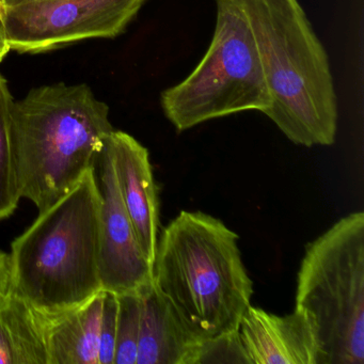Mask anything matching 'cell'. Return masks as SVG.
<instances>
[{"label":"cell","instance_id":"18","mask_svg":"<svg viewBox=\"0 0 364 364\" xmlns=\"http://www.w3.org/2000/svg\"><path fill=\"white\" fill-rule=\"evenodd\" d=\"M11 294V265L9 253L0 249V306Z\"/></svg>","mask_w":364,"mask_h":364},{"label":"cell","instance_id":"11","mask_svg":"<svg viewBox=\"0 0 364 364\" xmlns=\"http://www.w3.org/2000/svg\"><path fill=\"white\" fill-rule=\"evenodd\" d=\"M140 300L136 364H193L202 340L185 326L154 281L140 291Z\"/></svg>","mask_w":364,"mask_h":364},{"label":"cell","instance_id":"3","mask_svg":"<svg viewBox=\"0 0 364 364\" xmlns=\"http://www.w3.org/2000/svg\"><path fill=\"white\" fill-rule=\"evenodd\" d=\"M100 215L101 196L91 169L12 242L11 293L48 316L101 293Z\"/></svg>","mask_w":364,"mask_h":364},{"label":"cell","instance_id":"2","mask_svg":"<svg viewBox=\"0 0 364 364\" xmlns=\"http://www.w3.org/2000/svg\"><path fill=\"white\" fill-rule=\"evenodd\" d=\"M153 281L202 341L237 331L253 294L237 234L202 212L182 210L159 234Z\"/></svg>","mask_w":364,"mask_h":364},{"label":"cell","instance_id":"1","mask_svg":"<svg viewBox=\"0 0 364 364\" xmlns=\"http://www.w3.org/2000/svg\"><path fill=\"white\" fill-rule=\"evenodd\" d=\"M250 25L270 104L267 116L299 146H331L338 100L329 58L298 0H237Z\"/></svg>","mask_w":364,"mask_h":364},{"label":"cell","instance_id":"14","mask_svg":"<svg viewBox=\"0 0 364 364\" xmlns=\"http://www.w3.org/2000/svg\"><path fill=\"white\" fill-rule=\"evenodd\" d=\"M14 103L7 80L0 74V221L12 216L22 199L14 150Z\"/></svg>","mask_w":364,"mask_h":364},{"label":"cell","instance_id":"16","mask_svg":"<svg viewBox=\"0 0 364 364\" xmlns=\"http://www.w3.org/2000/svg\"><path fill=\"white\" fill-rule=\"evenodd\" d=\"M245 363L250 364L237 331L202 341L193 364Z\"/></svg>","mask_w":364,"mask_h":364},{"label":"cell","instance_id":"10","mask_svg":"<svg viewBox=\"0 0 364 364\" xmlns=\"http://www.w3.org/2000/svg\"><path fill=\"white\" fill-rule=\"evenodd\" d=\"M119 191L144 257L154 266L161 204L150 155L133 136L114 131L107 138Z\"/></svg>","mask_w":364,"mask_h":364},{"label":"cell","instance_id":"5","mask_svg":"<svg viewBox=\"0 0 364 364\" xmlns=\"http://www.w3.org/2000/svg\"><path fill=\"white\" fill-rule=\"evenodd\" d=\"M295 309L316 323L329 364H364V213H351L306 245Z\"/></svg>","mask_w":364,"mask_h":364},{"label":"cell","instance_id":"8","mask_svg":"<svg viewBox=\"0 0 364 364\" xmlns=\"http://www.w3.org/2000/svg\"><path fill=\"white\" fill-rule=\"evenodd\" d=\"M92 169L101 196L100 274L102 289L116 295L140 293L153 282V267L142 252L123 204L107 139L95 159Z\"/></svg>","mask_w":364,"mask_h":364},{"label":"cell","instance_id":"13","mask_svg":"<svg viewBox=\"0 0 364 364\" xmlns=\"http://www.w3.org/2000/svg\"><path fill=\"white\" fill-rule=\"evenodd\" d=\"M0 364H48L42 314L12 293L0 306Z\"/></svg>","mask_w":364,"mask_h":364},{"label":"cell","instance_id":"22","mask_svg":"<svg viewBox=\"0 0 364 364\" xmlns=\"http://www.w3.org/2000/svg\"><path fill=\"white\" fill-rule=\"evenodd\" d=\"M0 4H1V5L4 6V8H7V5H8V0H0Z\"/></svg>","mask_w":364,"mask_h":364},{"label":"cell","instance_id":"9","mask_svg":"<svg viewBox=\"0 0 364 364\" xmlns=\"http://www.w3.org/2000/svg\"><path fill=\"white\" fill-rule=\"evenodd\" d=\"M238 334L250 364H329L314 319L300 309L279 316L250 304Z\"/></svg>","mask_w":364,"mask_h":364},{"label":"cell","instance_id":"7","mask_svg":"<svg viewBox=\"0 0 364 364\" xmlns=\"http://www.w3.org/2000/svg\"><path fill=\"white\" fill-rule=\"evenodd\" d=\"M146 0H31L6 8L10 48L41 54L89 39L124 33Z\"/></svg>","mask_w":364,"mask_h":364},{"label":"cell","instance_id":"21","mask_svg":"<svg viewBox=\"0 0 364 364\" xmlns=\"http://www.w3.org/2000/svg\"><path fill=\"white\" fill-rule=\"evenodd\" d=\"M22 1H31V0H8V5H11V4L22 3Z\"/></svg>","mask_w":364,"mask_h":364},{"label":"cell","instance_id":"15","mask_svg":"<svg viewBox=\"0 0 364 364\" xmlns=\"http://www.w3.org/2000/svg\"><path fill=\"white\" fill-rule=\"evenodd\" d=\"M118 296L116 351L114 364H136L140 331V293Z\"/></svg>","mask_w":364,"mask_h":364},{"label":"cell","instance_id":"19","mask_svg":"<svg viewBox=\"0 0 364 364\" xmlns=\"http://www.w3.org/2000/svg\"><path fill=\"white\" fill-rule=\"evenodd\" d=\"M10 50H11V48H10L9 41H8L5 23H4L3 18H0V63L5 60Z\"/></svg>","mask_w":364,"mask_h":364},{"label":"cell","instance_id":"20","mask_svg":"<svg viewBox=\"0 0 364 364\" xmlns=\"http://www.w3.org/2000/svg\"><path fill=\"white\" fill-rule=\"evenodd\" d=\"M6 14V9L4 8V6L0 4V18H5Z\"/></svg>","mask_w":364,"mask_h":364},{"label":"cell","instance_id":"17","mask_svg":"<svg viewBox=\"0 0 364 364\" xmlns=\"http://www.w3.org/2000/svg\"><path fill=\"white\" fill-rule=\"evenodd\" d=\"M103 291L99 364H114L118 323V296L110 291Z\"/></svg>","mask_w":364,"mask_h":364},{"label":"cell","instance_id":"6","mask_svg":"<svg viewBox=\"0 0 364 364\" xmlns=\"http://www.w3.org/2000/svg\"><path fill=\"white\" fill-rule=\"evenodd\" d=\"M216 24L203 58L184 80L161 95L178 132L240 112L265 114L270 97L255 38L237 0H217Z\"/></svg>","mask_w":364,"mask_h":364},{"label":"cell","instance_id":"4","mask_svg":"<svg viewBox=\"0 0 364 364\" xmlns=\"http://www.w3.org/2000/svg\"><path fill=\"white\" fill-rule=\"evenodd\" d=\"M12 125L21 196L39 212L92 169L114 131L109 107L90 87L63 82L33 89L14 101Z\"/></svg>","mask_w":364,"mask_h":364},{"label":"cell","instance_id":"12","mask_svg":"<svg viewBox=\"0 0 364 364\" xmlns=\"http://www.w3.org/2000/svg\"><path fill=\"white\" fill-rule=\"evenodd\" d=\"M103 296L63 314H42L48 364H99Z\"/></svg>","mask_w":364,"mask_h":364}]
</instances>
